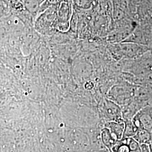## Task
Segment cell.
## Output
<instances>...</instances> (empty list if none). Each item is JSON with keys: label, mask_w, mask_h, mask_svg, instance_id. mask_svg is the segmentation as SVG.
Returning <instances> with one entry per match:
<instances>
[{"label": "cell", "mask_w": 152, "mask_h": 152, "mask_svg": "<svg viewBox=\"0 0 152 152\" xmlns=\"http://www.w3.org/2000/svg\"><path fill=\"white\" fill-rule=\"evenodd\" d=\"M101 137L103 144L110 151H111L112 147L118 141L108 129L105 127L102 130Z\"/></svg>", "instance_id": "cell-8"}, {"label": "cell", "mask_w": 152, "mask_h": 152, "mask_svg": "<svg viewBox=\"0 0 152 152\" xmlns=\"http://www.w3.org/2000/svg\"><path fill=\"white\" fill-rule=\"evenodd\" d=\"M94 0H69L73 9L87 10L91 9Z\"/></svg>", "instance_id": "cell-10"}, {"label": "cell", "mask_w": 152, "mask_h": 152, "mask_svg": "<svg viewBox=\"0 0 152 152\" xmlns=\"http://www.w3.org/2000/svg\"><path fill=\"white\" fill-rule=\"evenodd\" d=\"M120 49L124 54L129 57H134L139 54L142 49L135 44H122Z\"/></svg>", "instance_id": "cell-9"}, {"label": "cell", "mask_w": 152, "mask_h": 152, "mask_svg": "<svg viewBox=\"0 0 152 152\" xmlns=\"http://www.w3.org/2000/svg\"><path fill=\"white\" fill-rule=\"evenodd\" d=\"M149 149H150V152H152V144L149 145Z\"/></svg>", "instance_id": "cell-13"}, {"label": "cell", "mask_w": 152, "mask_h": 152, "mask_svg": "<svg viewBox=\"0 0 152 152\" xmlns=\"http://www.w3.org/2000/svg\"><path fill=\"white\" fill-rule=\"evenodd\" d=\"M112 152H131L130 149L128 145L122 140H118L112 147Z\"/></svg>", "instance_id": "cell-12"}, {"label": "cell", "mask_w": 152, "mask_h": 152, "mask_svg": "<svg viewBox=\"0 0 152 152\" xmlns=\"http://www.w3.org/2000/svg\"><path fill=\"white\" fill-rule=\"evenodd\" d=\"M135 93V90L132 87L124 85H115L109 91L108 99L119 105L125 106L133 102Z\"/></svg>", "instance_id": "cell-3"}, {"label": "cell", "mask_w": 152, "mask_h": 152, "mask_svg": "<svg viewBox=\"0 0 152 152\" xmlns=\"http://www.w3.org/2000/svg\"><path fill=\"white\" fill-rule=\"evenodd\" d=\"M105 127L108 129L117 140H120L123 138L125 131V121H108Z\"/></svg>", "instance_id": "cell-6"}, {"label": "cell", "mask_w": 152, "mask_h": 152, "mask_svg": "<svg viewBox=\"0 0 152 152\" xmlns=\"http://www.w3.org/2000/svg\"><path fill=\"white\" fill-rule=\"evenodd\" d=\"M59 5L51 6L39 14L34 22V28L37 32L49 34L55 31L54 24L57 18Z\"/></svg>", "instance_id": "cell-1"}, {"label": "cell", "mask_w": 152, "mask_h": 152, "mask_svg": "<svg viewBox=\"0 0 152 152\" xmlns=\"http://www.w3.org/2000/svg\"><path fill=\"white\" fill-rule=\"evenodd\" d=\"M134 138L140 145H150L152 142V132L144 129H139Z\"/></svg>", "instance_id": "cell-7"}, {"label": "cell", "mask_w": 152, "mask_h": 152, "mask_svg": "<svg viewBox=\"0 0 152 152\" xmlns=\"http://www.w3.org/2000/svg\"><path fill=\"white\" fill-rule=\"evenodd\" d=\"M74 9L69 1H64L58 6L57 18L55 22V31L60 32H68L71 28Z\"/></svg>", "instance_id": "cell-2"}, {"label": "cell", "mask_w": 152, "mask_h": 152, "mask_svg": "<svg viewBox=\"0 0 152 152\" xmlns=\"http://www.w3.org/2000/svg\"><path fill=\"white\" fill-rule=\"evenodd\" d=\"M136 127L152 132V107L147 105L141 109L132 120Z\"/></svg>", "instance_id": "cell-5"}, {"label": "cell", "mask_w": 152, "mask_h": 152, "mask_svg": "<svg viewBox=\"0 0 152 152\" xmlns=\"http://www.w3.org/2000/svg\"><path fill=\"white\" fill-rule=\"evenodd\" d=\"M102 112L108 121H124L122 116V110L120 105L108 98L105 99L102 103Z\"/></svg>", "instance_id": "cell-4"}, {"label": "cell", "mask_w": 152, "mask_h": 152, "mask_svg": "<svg viewBox=\"0 0 152 152\" xmlns=\"http://www.w3.org/2000/svg\"><path fill=\"white\" fill-rule=\"evenodd\" d=\"M125 131L123 138L134 137L139 129L134 124L132 120L125 121Z\"/></svg>", "instance_id": "cell-11"}, {"label": "cell", "mask_w": 152, "mask_h": 152, "mask_svg": "<svg viewBox=\"0 0 152 152\" xmlns=\"http://www.w3.org/2000/svg\"></svg>", "instance_id": "cell-14"}]
</instances>
